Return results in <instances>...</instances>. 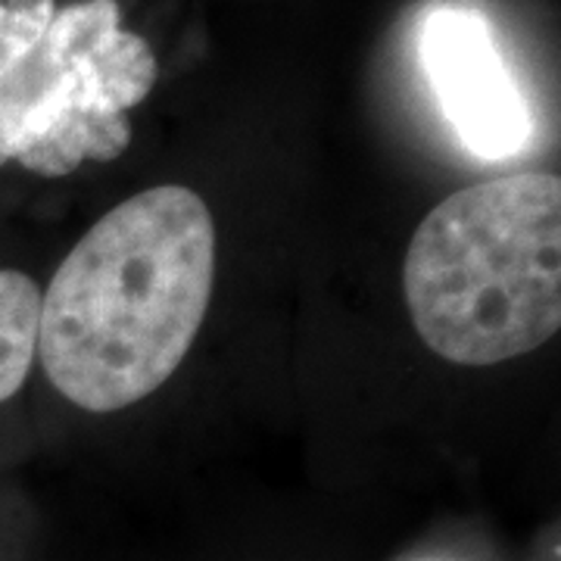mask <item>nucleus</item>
Returning <instances> with one entry per match:
<instances>
[{
	"label": "nucleus",
	"instance_id": "f257e3e1",
	"mask_svg": "<svg viewBox=\"0 0 561 561\" xmlns=\"http://www.w3.org/2000/svg\"><path fill=\"white\" fill-rule=\"evenodd\" d=\"M216 221L201 194L160 184L113 206L41 294L38 359L84 412H119L169 381L201 334Z\"/></svg>",
	"mask_w": 561,
	"mask_h": 561
},
{
	"label": "nucleus",
	"instance_id": "f03ea898",
	"mask_svg": "<svg viewBox=\"0 0 561 561\" xmlns=\"http://www.w3.org/2000/svg\"><path fill=\"white\" fill-rule=\"evenodd\" d=\"M409 316L431 353L486 368L561 328V181L522 172L437 203L402 265Z\"/></svg>",
	"mask_w": 561,
	"mask_h": 561
},
{
	"label": "nucleus",
	"instance_id": "7ed1b4c3",
	"mask_svg": "<svg viewBox=\"0 0 561 561\" xmlns=\"http://www.w3.org/2000/svg\"><path fill=\"white\" fill-rule=\"evenodd\" d=\"M157 84L150 44L122 28L119 0L54 13L38 47L0 81V165L62 179L131 144L128 110Z\"/></svg>",
	"mask_w": 561,
	"mask_h": 561
},
{
	"label": "nucleus",
	"instance_id": "20e7f679",
	"mask_svg": "<svg viewBox=\"0 0 561 561\" xmlns=\"http://www.w3.org/2000/svg\"><path fill=\"white\" fill-rule=\"evenodd\" d=\"M421 69L471 157L515 160L530 144V106L481 10L434 7L421 25Z\"/></svg>",
	"mask_w": 561,
	"mask_h": 561
},
{
	"label": "nucleus",
	"instance_id": "39448f33",
	"mask_svg": "<svg viewBox=\"0 0 561 561\" xmlns=\"http://www.w3.org/2000/svg\"><path fill=\"white\" fill-rule=\"evenodd\" d=\"M41 287L25 272L0 268V402L16 397L38 356Z\"/></svg>",
	"mask_w": 561,
	"mask_h": 561
},
{
	"label": "nucleus",
	"instance_id": "423d86ee",
	"mask_svg": "<svg viewBox=\"0 0 561 561\" xmlns=\"http://www.w3.org/2000/svg\"><path fill=\"white\" fill-rule=\"evenodd\" d=\"M54 13V0H0V81L38 47Z\"/></svg>",
	"mask_w": 561,
	"mask_h": 561
}]
</instances>
